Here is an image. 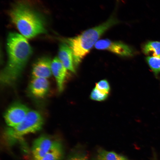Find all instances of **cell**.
<instances>
[{
  "mask_svg": "<svg viewBox=\"0 0 160 160\" xmlns=\"http://www.w3.org/2000/svg\"><path fill=\"white\" fill-rule=\"evenodd\" d=\"M92 160H102L97 155L92 158Z\"/></svg>",
  "mask_w": 160,
  "mask_h": 160,
  "instance_id": "obj_19",
  "label": "cell"
},
{
  "mask_svg": "<svg viewBox=\"0 0 160 160\" xmlns=\"http://www.w3.org/2000/svg\"><path fill=\"white\" fill-rule=\"evenodd\" d=\"M29 111L28 108L24 104L19 103H15L5 112L4 120L9 127H15L23 120Z\"/></svg>",
  "mask_w": 160,
  "mask_h": 160,
  "instance_id": "obj_5",
  "label": "cell"
},
{
  "mask_svg": "<svg viewBox=\"0 0 160 160\" xmlns=\"http://www.w3.org/2000/svg\"><path fill=\"white\" fill-rule=\"evenodd\" d=\"M63 151L61 144L55 141L49 151L39 160H61Z\"/></svg>",
  "mask_w": 160,
  "mask_h": 160,
  "instance_id": "obj_12",
  "label": "cell"
},
{
  "mask_svg": "<svg viewBox=\"0 0 160 160\" xmlns=\"http://www.w3.org/2000/svg\"><path fill=\"white\" fill-rule=\"evenodd\" d=\"M9 14L12 22L26 38L31 39L46 32L42 16L25 2L15 4Z\"/></svg>",
  "mask_w": 160,
  "mask_h": 160,
  "instance_id": "obj_2",
  "label": "cell"
},
{
  "mask_svg": "<svg viewBox=\"0 0 160 160\" xmlns=\"http://www.w3.org/2000/svg\"><path fill=\"white\" fill-rule=\"evenodd\" d=\"M108 95V94L104 93L95 87L90 93V97L93 100L102 101L106 100Z\"/></svg>",
  "mask_w": 160,
  "mask_h": 160,
  "instance_id": "obj_17",
  "label": "cell"
},
{
  "mask_svg": "<svg viewBox=\"0 0 160 160\" xmlns=\"http://www.w3.org/2000/svg\"><path fill=\"white\" fill-rule=\"evenodd\" d=\"M143 52L145 54L150 56L160 57V41L148 42L144 46Z\"/></svg>",
  "mask_w": 160,
  "mask_h": 160,
  "instance_id": "obj_13",
  "label": "cell"
},
{
  "mask_svg": "<svg viewBox=\"0 0 160 160\" xmlns=\"http://www.w3.org/2000/svg\"><path fill=\"white\" fill-rule=\"evenodd\" d=\"M146 60L153 71L156 74L160 72V57L148 56Z\"/></svg>",
  "mask_w": 160,
  "mask_h": 160,
  "instance_id": "obj_15",
  "label": "cell"
},
{
  "mask_svg": "<svg viewBox=\"0 0 160 160\" xmlns=\"http://www.w3.org/2000/svg\"><path fill=\"white\" fill-rule=\"evenodd\" d=\"M119 22L112 15L101 24L87 29L77 36L66 39V43L73 52L75 68L78 67L100 38L109 28Z\"/></svg>",
  "mask_w": 160,
  "mask_h": 160,
  "instance_id": "obj_3",
  "label": "cell"
},
{
  "mask_svg": "<svg viewBox=\"0 0 160 160\" xmlns=\"http://www.w3.org/2000/svg\"><path fill=\"white\" fill-rule=\"evenodd\" d=\"M49 88V81L47 79L43 78H33L29 86V90L31 95L38 98L44 97Z\"/></svg>",
  "mask_w": 160,
  "mask_h": 160,
  "instance_id": "obj_9",
  "label": "cell"
},
{
  "mask_svg": "<svg viewBox=\"0 0 160 160\" xmlns=\"http://www.w3.org/2000/svg\"><path fill=\"white\" fill-rule=\"evenodd\" d=\"M95 47L97 49L105 50L122 56L132 55L131 48L127 44L120 41H113L107 39L98 40Z\"/></svg>",
  "mask_w": 160,
  "mask_h": 160,
  "instance_id": "obj_6",
  "label": "cell"
},
{
  "mask_svg": "<svg viewBox=\"0 0 160 160\" xmlns=\"http://www.w3.org/2000/svg\"><path fill=\"white\" fill-rule=\"evenodd\" d=\"M52 61L47 57L39 58L34 64L32 71V78H47L52 75Z\"/></svg>",
  "mask_w": 160,
  "mask_h": 160,
  "instance_id": "obj_8",
  "label": "cell"
},
{
  "mask_svg": "<svg viewBox=\"0 0 160 160\" xmlns=\"http://www.w3.org/2000/svg\"><path fill=\"white\" fill-rule=\"evenodd\" d=\"M43 122V118L39 113L34 110H29L20 124L15 127L7 128L6 134L10 139L16 140L25 135L40 130Z\"/></svg>",
  "mask_w": 160,
  "mask_h": 160,
  "instance_id": "obj_4",
  "label": "cell"
},
{
  "mask_svg": "<svg viewBox=\"0 0 160 160\" xmlns=\"http://www.w3.org/2000/svg\"><path fill=\"white\" fill-rule=\"evenodd\" d=\"M102 92L108 94L110 90V87L108 81L106 79L100 80L95 84V87Z\"/></svg>",
  "mask_w": 160,
  "mask_h": 160,
  "instance_id": "obj_18",
  "label": "cell"
},
{
  "mask_svg": "<svg viewBox=\"0 0 160 160\" xmlns=\"http://www.w3.org/2000/svg\"><path fill=\"white\" fill-rule=\"evenodd\" d=\"M55 141L45 136L40 137L34 142L32 153L34 160H39L50 150Z\"/></svg>",
  "mask_w": 160,
  "mask_h": 160,
  "instance_id": "obj_7",
  "label": "cell"
},
{
  "mask_svg": "<svg viewBox=\"0 0 160 160\" xmlns=\"http://www.w3.org/2000/svg\"><path fill=\"white\" fill-rule=\"evenodd\" d=\"M7 62L0 74L3 86L12 85L20 77L32 52L26 38L15 32L8 35L7 41Z\"/></svg>",
  "mask_w": 160,
  "mask_h": 160,
  "instance_id": "obj_1",
  "label": "cell"
},
{
  "mask_svg": "<svg viewBox=\"0 0 160 160\" xmlns=\"http://www.w3.org/2000/svg\"><path fill=\"white\" fill-rule=\"evenodd\" d=\"M66 160H89L86 152L78 149H74L68 156Z\"/></svg>",
  "mask_w": 160,
  "mask_h": 160,
  "instance_id": "obj_16",
  "label": "cell"
},
{
  "mask_svg": "<svg viewBox=\"0 0 160 160\" xmlns=\"http://www.w3.org/2000/svg\"><path fill=\"white\" fill-rule=\"evenodd\" d=\"M97 155L102 160H128L124 156L114 152L108 151L102 148L98 150Z\"/></svg>",
  "mask_w": 160,
  "mask_h": 160,
  "instance_id": "obj_14",
  "label": "cell"
},
{
  "mask_svg": "<svg viewBox=\"0 0 160 160\" xmlns=\"http://www.w3.org/2000/svg\"><path fill=\"white\" fill-rule=\"evenodd\" d=\"M67 70L58 57H55L52 61V74L55 78L59 92H61L64 89V83L67 76Z\"/></svg>",
  "mask_w": 160,
  "mask_h": 160,
  "instance_id": "obj_10",
  "label": "cell"
},
{
  "mask_svg": "<svg viewBox=\"0 0 160 160\" xmlns=\"http://www.w3.org/2000/svg\"><path fill=\"white\" fill-rule=\"evenodd\" d=\"M58 58L67 70L76 73L73 52L67 43H62L60 44Z\"/></svg>",
  "mask_w": 160,
  "mask_h": 160,
  "instance_id": "obj_11",
  "label": "cell"
}]
</instances>
